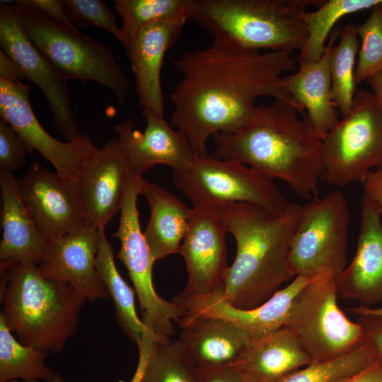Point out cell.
Masks as SVG:
<instances>
[{
    "mask_svg": "<svg viewBox=\"0 0 382 382\" xmlns=\"http://www.w3.org/2000/svg\"><path fill=\"white\" fill-rule=\"evenodd\" d=\"M335 277L323 270L310 279L294 299L284 325L313 361L343 356L366 339L361 325L338 307Z\"/></svg>",
    "mask_w": 382,
    "mask_h": 382,
    "instance_id": "cell-7",
    "label": "cell"
},
{
    "mask_svg": "<svg viewBox=\"0 0 382 382\" xmlns=\"http://www.w3.org/2000/svg\"><path fill=\"white\" fill-rule=\"evenodd\" d=\"M313 362L289 328L252 341L233 364L249 382H277Z\"/></svg>",
    "mask_w": 382,
    "mask_h": 382,
    "instance_id": "cell-25",
    "label": "cell"
},
{
    "mask_svg": "<svg viewBox=\"0 0 382 382\" xmlns=\"http://www.w3.org/2000/svg\"><path fill=\"white\" fill-rule=\"evenodd\" d=\"M30 86L0 79V117L16 130L28 154L37 150L62 178L76 183L83 158L96 148L88 134L75 141L62 142L41 126L30 102Z\"/></svg>",
    "mask_w": 382,
    "mask_h": 382,
    "instance_id": "cell-13",
    "label": "cell"
},
{
    "mask_svg": "<svg viewBox=\"0 0 382 382\" xmlns=\"http://www.w3.org/2000/svg\"><path fill=\"white\" fill-rule=\"evenodd\" d=\"M141 176L131 173L120 210V224L113 236L120 242L117 258L122 262L133 282L141 312V320L155 334L165 340L175 334V323L187 313L174 301L158 295L152 280L156 261L141 231L137 197L140 195Z\"/></svg>",
    "mask_w": 382,
    "mask_h": 382,
    "instance_id": "cell-11",
    "label": "cell"
},
{
    "mask_svg": "<svg viewBox=\"0 0 382 382\" xmlns=\"http://www.w3.org/2000/svg\"><path fill=\"white\" fill-rule=\"evenodd\" d=\"M0 79L14 83H21L25 79L17 65L1 50Z\"/></svg>",
    "mask_w": 382,
    "mask_h": 382,
    "instance_id": "cell-42",
    "label": "cell"
},
{
    "mask_svg": "<svg viewBox=\"0 0 382 382\" xmlns=\"http://www.w3.org/2000/svg\"><path fill=\"white\" fill-rule=\"evenodd\" d=\"M382 4V0H328L314 11L305 16L308 38L296 60L313 62L323 55L326 40L336 23L345 16L359 11L372 9Z\"/></svg>",
    "mask_w": 382,
    "mask_h": 382,
    "instance_id": "cell-28",
    "label": "cell"
},
{
    "mask_svg": "<svg viewBox=\"0 0 382 382\" xmlns=\"http://www.w3.org/2000/svg\"><path fill=\"white\" fill-rule=\"evenodd\" d=\"M324 181L345 187L382 168V112L373 93L357 90L349 112L323 140Z\"/></svg>",
    "mask_w": 382,
    "mask_h": 382,
    "instance_id": "cell-9",
    "label": "cell"
},
{
    "mask_svg": "<svg viewBox=\"0 0 382 382\" xmlns=\"http://www.w3.org/2000/svg\"><path fill=\"white\" fill-rule=\"evenodd\" d=\"M0 316L18 340L61 352L76 332L86 299L69 284L45 278L35 263L0 265Z\"/></svg>",
    "mask_w": 382,
    "mask_h": 382,
    "instance_id": "cell-4",
    "label": "cell"
},
{
    "mask_svg": "<svg viewBox=\"0 0 382 382\" xmlns=\"http://www.w3.org/2000/svg\"><path fill=\"white\" fill-rule=\"evenodd\" d=\"M142 115L146 120L144 132L135 129L129 120L114 127L132 173L141 176L157 164L168 166L173 172L188 168L197 155L185 136L174 129L163 115L151 111Z\"/></svg>",
    "mask_w": 382,
    "mask_h": 382,
    "instance_id": "cell-17",
    "label": "cell"
},
{
    "mask_svg": "<svg viewBox=\"0 0 382 382\" xmlns=\"http://www.w3.org/2000/svg\"><path fill=\"white\" fill-rule=\"evenodd\" d=\"M344 382H382V359L381 357L371 365Z\"/></svg>",
    "mask_w": 382,
    "mask_h": 382,
    "instance_id": "cell-43",
    "label": "cell"
},
{
    "mask_svg": "<svg viewBox=\"0 0 382 382\" xmlns=\"http://www.w3.org/2000/svg\"><path fill=\"white\" fill-rule=\"evenodd\" d=\"M293 52L249 50L213 40L205 48L173 59L181 78L170 95V125L185 136L197 156H206L209 137L244 125L259 97L284 100L301 113L282 88L283 74L297 61Z\"/></svg>",
    "mask_w": 382,
    "mask_h": 382,
    "instance_id": "cell-1",
    "label": "cell"
},
{
    "mask_svg": "<svg viewBox=\"0 0 382 382\" xmlns=\"http://www.w3.org/2000/svg\"><path fill=\"white\" fill-rule=\"evenodd\" d=\"M178 323L179 345L197 370L233 365L252 342L246 332L221 318L187 313Z\"/></svg>",
    "mask_w": 382,
    "mask_h": 382,
    "instance_id": "cell-22",
    "label": "cell"
},
{
    "mask_svg": "<svg viewBox=\"0 0 382 382\" xmlns=\"http://www.w3.org/2000/svg\"><path fill=\"white\" fill-rule=\"evenodd\" d=\"M98 245L96 269L109 296L113 301L117 323L129 338L136 345L144 335H149L160 342L168 341L155 334L140 319L135 308L134 292L119 273L112 246L105 229H98Z\"/></svg>",
    "mask_w": 382,
    "mask_h": 382,
    "instance_id": "cell-27",
    "label": "cell"
},
{
    "mask_svg": "<svg viewBox=\"0 0 382 382\" xmlns=\"http://www.w3.org/2000/svg\"><path fill=\"white\" fill-rule=\"evenodd\" d=\"M24 2L59 23L74 27L69 20L59 0H23Z\"/></svg>",
    "mask_w": 382,
    "mask_h": 382,
    "instance_id": "cell-40",
    "label": "cell"
},
{
    "mask_svg": "<svg viewBox=\"0 0 382 382\" xmlns=\"http://www.w3.org/2000/svg\"><path fill=\"white\" fill-rule=\"evenodd\" d=\"M46 354L16 339L0 316V382L47 381L52 370L45 364Z\"/></svg>",
    "mask_w": 382,
    "mask_h": 382,
    "instance_id": "cell-29",
    "label": "cell"
},
{
    "mask_svg": "<svg viewBox=\"0 0 382 382\" xmlns=\"http://www.w3.org/2000/svg\"><path fill=\"white\" fill-rule=\"evenodd\" d=\"M6 382H20V381L18 379H13V380L7 381Z\"/></svg>",
    "mask_w": 382,
    "mask_h": 382,
    "instance_id": "cell-47",
    "label": "cell"
},
{
    "mask_svg": "<svg viewBox=\"0 0 382 382\" xmlns=\"http://www.w3.org/2000/svg\"><path fill=\"white\" fill-rule=\"evenodd\" d=\"M298 112L279 99L257 105L244 125L212 136L213 156L240 162L269 180L279 179L308 202L318 199L324 180L323 141L306 112L301 118Z\"/></svg>",
    "mask_w": 382,
    "mask_h": 382,
    "instance_id": "cell-2",
    "label": "cell"
},
{
    "mask_svg": "<svg viewBox=\"0 0 382 382\" xmlns=\"http://www.w3.org/2000/svg\"><path fill=\"white\" fill-rule=\"evenodd\" d=\"M349 221L347 199L339 190L301 205L287 259L294 276L311 279L323 270L340 274L347 265Z\"/></svg>",
    "mask_w": 382,
    "mask_h": 382,
    "instance_id": "cell-10",
    "label": "cell"
},
{
    "mask_svg": "<svg viewBox=\"0 0 382 382\" xmlns=\"http://www.w3.org/2000/svg\"><path fill=\"white\" fill-rule=\"evenodd\" d=\"M186 18L165 19L141 28L125 47L135 76L141 112L163 115L161 72L166 52L180 38Z\"/></svg>",
    "mask_w": 382,
    "mask_h": 382,
    "instance_id": "cell-21",
    "label": "cell"
},
{
    "mask_svg": "<svg viewBox=\"0 0 382 382\" xmlns=\"http://www.w3.org/2000/svg\"><path fill=\"white\" fill-rule=\"evenodd\" d=\"M114 8L122 19V44L126 47L138 31L155 21L190 20L195 0H115Z\"/></svg>",
    "mask_w": 382,
    "mask_h": 382,
    "instance_id": "cell-31",
    "label": "cell"
},
{
    "mask_svg": "<svg viewBox=\"0 0 382 382\" xmlns=\"http://www.w3.org/2000/svg\"><path fill=\"white\" fill-rule=\"evenodd\" d=\"M131 172L118 139L83 158L76 184L85 226L105 229L120 212Z\"/></svg>",
    "mask_w": 382,
    "mask_h": 382,
    "instance_id": "cell-14",
    "label": "cell"
},
{
    "mask_svg": "<svg viewBox=\"0 0 382 382\" xmlns=\"http://www.w3.org/2000/svg\"><path fill=\"white\" fill-rule=\"evenodd\" d=\"M349 310L354 314H374L382 316V306L379 308L364 307L359 306L358 307L351 308Z\"/></svg>",
    "mask_w": 382,
    "mask_h": 382,
    "instance_id": "cell-45",
    "label": "cell"
},
{
    "mask_svg": "<svg viewBox=\"0 0 382 382\" xmlns=\"http://www.w3.org/2000/svg\"><path fill=\"white\" fill-rule=\"evenodd\" d=\"M300 207L290 202L280 215L245 202L214 209L224 230L232 234L236 243V256L221 293L224 300L240 309H252L295 277L287 259Z\"/></svg>",
    "mask_w": 382,
    "mask_h": 382,
    "instance_id": "cell-3",
    "label": "cell"
},
{
    "mask_svg": "<svg viewBox=\"0 0 382 382\" xmlns=\"http://www.w3.org/2000/svg\"><path fill=\"white\" fill-rule=\"evenodd\" d=\"M156 338L144 335L137 344L139 349V359L136 370L130 382H143L147 365L155 352L158 343Z\"/></svg>",
    "mask_w": 382,
    "mask_h": 382,
    "instance_id": "cell-37",
    "label": "cell"
},
{
    "mask_svg": "<svg viewBox=\"0 0 382 382\" xmlns=\"http://www.w3.org/2000/svg\"><path fill=\"white\" fill-rule=\"evenodd\" d=\"M28 40L69 80L93 81L108 88L124 105L129 83L111 49L70 27L46 16L23 0L15 4Z\"/></svg>",
    "mask_w": 382,
    "mask_h": 382,
    "instance_id": "cell-6",
    "label": "cell"
},
{
    "mask_svg": "<svg viewBox=\"0 0 382 382\" xmlns=\"http://www.w3.org/2000/svg\"><path fill=\"white\" fill-rule=\"evenodd\" d=\"M310 279L296 276L286 287L279 289L262 305L252 309L236 308L214 294L185 296L180 294L173 301L188 313H197L226 320L246 332L252 341L263 338L285 325L293 302Z\"/></svg>",
    "mask_w": 382,
    "mask_h": 382,
    "instance_id": "cell-19",
    "label": "cell"
},
{
    "mask_svg": "<svg viewBox=\"0 0 382 382\" xmlns=\"http://www.w3.org/2000/svg\"><path fill=\"white\" fill-rule=\"evenodd\" d=\"M382 212L362 195L357 250L352 262L335 277L338 298L359 306L382 304Z\"/></svg>",
    "mask_w": 382,
    "mask_h": 382,
    "instance_id": "cell-18",
    "label": "cell"
},
{
    "mask_svg": "<svg viewBox=\"0 0 382 382\" xmlns=\"http://www.w3.org/2000/svg\"><path fill=\"white\" fill-rule=\"evenodd\" d=\"M47 382H66L64 379L57 373L52 371L50 376L46 381Z\"/></svg>",
    "mask_w": 382,
    "mask_h": 382,
    "instance_id": "cell-46",
    "label": "cell"
},
{
    "mask_svg": "<svg viewBox=\"0 0 382 382\" xmlns=\"http://www.w3.org/2000/svg\"><path fill=\"white\" fill-rule=\"evenodd\" d=\"M226 233L214 209L192 208L190 226L179 251L188 274L187 285L180 294L194 296L223 291L229 267Z\"/></svg>",
    "mask_w": 382,
    "mask_h": 382,
    "instance_id": "cell-16",
    "label": "cell"
},
{
    "mask_svg": "<svg viewBox=\"0 0 382 382\" xmlns=\"http://www.w3.org/2000/svg\"><path fill=\"white\" fill-rule=\"evenodd\" d=\"M340 30H332L321 57L300 62L298 71L283 77L282 88L296 102L301 114L306 112L311 125L323 141L337 122L338 110L331 96L330 58Z\"/></svg>",
    "mask_w": 382,
    "mask_h": 382,
    "instance_id": "cell-23",
    "label": "cell"
},
{
    "mask_svg": "<svg viewBox=\"0 0 382 382\" xmlns=\"http://www.w3.org/2000/svg\"><path fill=\"white\" fill-rule=\"evenodd\" d=\"M366 81L371 87L372 93L382 112V70L370 76Z\"/></svg>",
    "mask_w": 382,
    "mask_h": 382,
    "instance_id": "cell-44",
    "label": "cell"
},
{
    "mask_svg": "<svg viewBox=\"0 0 382 382\" xmlns=\"http://www.w3.org/2000/svg\"><path fill=\"white\" fill-rule=\"evenodd\" d=\"M27 154L25 145L16 130L0 119V170H18L23 166Z\"/></svg>",
    "mask_w": 382,
    "mask_h": 382,
    "instance_id": "cell-36",
    "label": "cell"
},
{
    "mask_svg": "<svg viewBox=\"0 0 382 382\" xmlns=\"http://www.w3.org/2000/svg\"><path fill=\"white\" fill-rule=\"evenodd\" d=\"M143 382H199L197 370L183 352L178 340L158 342Z\"/></svg>",
    "mask_w": 382,
    "mask_h": 382,
    "instance_id": "cell-33",
    "label": "cell"
},
{
    "mask_svg": "<svg viewBox=\"0 0 382 382\" xmlns=\"http://www.w3.org/2000/svg\"><path fill=\"white\" fill-rule=\"evenodd\" d=\"M359 47L357 25L347 24L340 31L330 58L331 96L343 117L349 112L357 91L354 73Z\"/></svg>",
    "mask_w": 382,
    "mask_h": 382,
    "instance_id": "cell-30",
    "label": "cell"
},
{
    "mask_svg": "<svg viewBox=\"0 0 382 382\" xmlns=\"http://www.w3.org/2000/svg\"><path fill=\"white\" fill-rule=\"evenodd\" d=\"M323 0H195L190 21L218 40L249 50H299L307 41L308 6Z\"/></svg>",
    "mask_w": 382,
    "mask_h": 382,
    "instance_id": "cell-5",
    "label": "cell"
},
{
    "mask_svg": "<svg viewBox=\"0 0 382 382\" xmlns=\"http://www.w3.org/2000/svg\"><path fill=\"white\" fill-rule=\"evenodd\" d=\"M69 20L79 28L90 25L103 28L111 33L121 43L120 28L115 22V14L101 0H59Z\"/></svg>",
    "mask_w": 382,
    "mask_h": 382,
    "instance_id": "cell-35",
    "label": "cell"
},
{
    "mask_svg": "<svg viewBox=\"0 0 382 382\" xmlns=\"http://www.w3.org/2000/svg\"><path fill=\"white\" fill-rule=\"evenodd\" d=\"M359 316L357 323L362 327L366 337L374 343L382 359V316L374 314Z\"/></svg>",
    "mask_w": 382,
    "mask_h": 382,
    "instance_id": "cell-39",
    "label": "cell"
},
{
    "mask_svg": "<svg viewBox=\"0 0 382 382\" xmlns=\"http://www.w3.org/2000/svg\"><path fill=\"white\" fill-rule=\"evenodd\" d=\"M17 185L40 232L50 243L85 226L76 184L33 161Z\"/></svg>",
    "mask_w": 382,
    "mask_h": 382,
    "instance_id": "cell-15",
    "label": "cell"
},
{
    "mask_svg": "<svg viewBox=\"0 0 382 382\" xmlns=\"http://www.w3.org/2000/svg\"><path fill=\"white\" fill-rule=\"evenodd\" d=\"M173 182L192 208L215 209L245 202L280 215L290 204L272 180L253 168L209 154L197 156L188 168L173 172Z\"/></svg>",
    "mask_w": 382,
    "mask_h": 382,
    "instance_id": "cell-8",
    "label": "cell"
},
{
    "mask_svg": "<svg viewBox=\"0 0 382 382\" xmlns=\"http://www.w3.org/2000/svg\"><path fill=\"white\" fill-rule=\"evenodd\" d=\"M140 195L150 207V218L144 235L154 260L179 253L190 226L192 208L169 190L143 178Z\"/></svg>",
    "mask_w": 382,
    "mask_h": 382,
    "instance_id": "cell-26",
    "label": "cell"
},
{
    "mask_svg": "<svg viewBox=\"0 0 382 382\" xmlns=\"http://www.w3.org/2000/svg\"><path fill=\"white\" fill-rule=\"evenodd\" d=\"M98 245V229L83 226L48 243L37 265L40 272L45 278L69 284L88 301L108 299L96 269Z\"/></svg>",
    "mask_w": 382,
    "mask_h": 382,
    "instance_id": "cell-20",
    "label": "cell"
},
{
    "mask_svg": "<svg viewBox=\"0 0 382 382\" xmlns=\"http://www.w3.org/2000/svg\"><path fill=\"white\" fill-rule=\"evenodd\" d=\"M357 29L361 42L354 79L359 84L382 70V4Z\"/></svg>",
    "mask_w": 382,
    "mask_h": 382,
    "instance_id": "cell-34",
    "label": "cell"
},
{
    "mask_svg": "<svg viewBox=\"0 0 382 382\" xmlns=\"http://www.w3.org/2000/svg\"><path fill=\"white\" fill-rule=\"evenodd\" d=\"M197 374L199 382H249L233 365L218 369L197 370Z\"/></svg>",
    "mask_w": 382,
    "mask_h": 382,
    "instance_id": "cell-38",
    "label": "cell"
},
{
    "mask_svg": "<svg viewBox=\"0 0 382 382\" xmlns=\"http://www.w3.org/2000/svg\"><path fill=\"white\" fill-rule=\"evenodd\" d=\"M1 197L0 265H38L47 250L46 241L19 192L13 173L0 170Z\"/></svg>",
    "mask_w": 382,
    "mask_h": 382,
    "instance_id": "cell-24",
    "label": "cell"
},
{
    "mask_svg": "<svg viewBox=\"0 0 382 382\" xmlns=\"http://www.w3.org/2000/svg\"><path fill=\"white\" fill-rule=\"evenodd\" d=\"M0 50L17 65L25 79L40 88L50 110L57 132L69 141L79 140L68 92L69 79L60 74L25 35L15 4L0 1Z\"/></svg>",
    "mask_w": 382,
    "mask_h": 382,
    "instance_id": "cell-12",
    "label": "cell"
},
{
    "mask_svg": "<svg viewBox=\"0 0 382 382\" xmlns=\"http://www.w3.org/2000/svg\"><path fill=\"white\" fill-rule=\"evenodd\" d=\"M362 184L363 195L374 202L382 212V168L369 172Z\"/></svg>",
    "mask_w": 382,
    "mask_h": 382,
    "instance_id": "cell-41",
    "label": "cell"
},
{
    "mask_svg": "<svg viewBox=\"0 0 382 382\" xmlns=\"http://www.w3.org/2000/svg\"><path fill=\"white\" fill-rule=\"evenodd\" d=\"M379 357L374 343L366 338L361 345L343 356L313 361L277 382H344L371 365Z\"/></svg>",
    "mask_w": 382,
    "mask_h": 382,
    "instance_id": "cell-32",
    "label": "cell"
}]
</instances>
